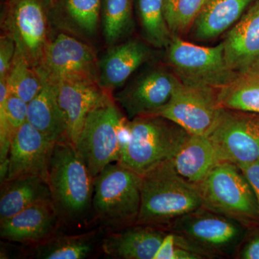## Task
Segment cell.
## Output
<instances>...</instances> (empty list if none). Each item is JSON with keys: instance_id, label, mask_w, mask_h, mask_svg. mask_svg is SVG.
Returning a JSON list of instances; mask_svg holds the SVG:
<instances>
[{"instance_id": "obj_35", "label": "cell", "mask_w": 259, "mask_h": 259, "mask_svg": "<svg viewBox=\"0 0 259 259\" xmlns=\"http://www.w3.org/2000/svg\"><path fill=\"white\" fill-rule=\"evenodd\" d=\"M238 167L250 184L259 207V160L249 164Z\"/></svg>"}, {"instance_id": "obj_25", "label": "cell", "mask_w": 259, "mask_h": 259, "mask_svg": "<svg viewBox=\"0 0 259 259\" xmlns=\"http://www.w3.org/2000/svg\"><path fill=\"white\" fill-rule=\"evenodd\" d=\"M28 103L20 97L10 95L6 79L0 80V166L5 179L8 155L13 136L27 122Z\"/></svg>"}, {"instance_id": "obj_18", "label": "cell", "mask_w": 259, "mask_h": 259, "mask_svg": "<svg viewBox=\"0 0 259 259\" xmlns=\"http://www.w3.org/2000/svg\"><path fill=\"white\" fill-rule=\"evenodd\" d=\"M152 56L146 42L131 39L113 46L98 61L100 86L110 92L124 86L129 78Z\"/></svg>"}, {"instance_id": "obj_22", "label": "cell", "mask_w": 259, "mask_h": 259, "mask_svg": "<svg viewBox=\"0 0 259 259\" xmlns=\"http://www.w3.org/2000/svg\"><path fill=\"white\" fill-rule=\"evenodd\" d=\"M255 0H207L190 29L192 37L207 41L222 35L239 20Z\"/></svg>"}, {"instance_id": "obj_14", "label": "cell", "mask_w": 259, "mask_h": 259, "mask_svg": "<svg viewBox=\"0 0 259 259\" xmlns=\"http://www.w3.org/2000/svg\"><path fill=\"white\" fill-rule=\"evenodd\" d=\"M54 143L28 122L17 131L10 144L4 181L28 176L49 180V168Z\"/></svg>"}, {"instance_id": "obj_12", "label": "cell", "mask_w": 259, "mask_h": 259, "mask_svg": "<svg viewBox=\"0 0 259 259\" xmlns=\"http://www.w3.org/2000/svg\"><path fill=\"white\" fill-rule=\"evenodd\" d=\"M218 90L180 82L171 100L158 112L185 130L189 134L206 136L210 131L221 107Z\"/></svg>"}, {"instance_id": "obj_19", "label": "cell", "mask_w": 259, "mask_h": 259, "mask_svg": "<svg viewBox=\"0 0 259 259\" xmlns=\"http://www.w3.org/2000/svg\"><path fill=\"white\" fill-rule=\"evenodd\" d=\"M161 227L135 224L112 233L102 242L110 256L122 259H153L168 231Z\"/></svg>"}, {"instance_id": "obj_4", "label": "cell", "mask_w": 259, "mask_h": 259, "mask_svg": "<svg viewBox=\"0 0 259 259\" xmlns=\"http://www.w3.org/2000/svg\"><path fill=\"white\" fill-rule=\"evenodd\" d=\"M141 176L118 162L95 179L93 207L104 226L120 230L136 224L141 208Z\"/></svg>"}, {"instance_id": "obj_36", "label": "cell", "mask_w": 259, "mask_h": 259, "mask_svg": "<svg viewBox=\"0 0 259 259\" xmlns=\"http://www.w3.org/2000/svg\"><path fill=\"white\" fill-rule=\"evenodd\" d=\"M49 1H50L51 5H53L55 3L56 0H49Z\"/></svg>"}, {"instance_id": "obj_21", "label": "cell", "mask_w": 259, "mask_h": 259, "mask_svg": "<svg viewBox=\"0 0 259 259\" xmlns=\"http://www.w3.org/2000/svg\"><path fill=\"white\" fill-rule=\"evenodd\" d=\"M222 160L207 136L190 135L177 156L171 160L177 173L197 185Z\"/></svg>"}, {"instance_id": "obj_27", "label": "cell", "mask_w": 259, "mask_h": 259, "mask_svg": "<svg viewBox=\"0 0 259 259\" xmlns=\"http://www.w3.org/2000/svg\"><path fill=\"white\" fill-rule=\"evenodd\" d=\"M133 3L134 0H102V31L107 45H117L134 30Z\"/></svg>"}, {"instance_id": "obj_11", "label": "cell", "mask_w": 259, "mask_h": 259, "mask_svg": "<svg viewBox=\"0 0 259 259\" xmlns=\"http://www.w3.org/2000/svg\"><path fill=\"white\" fill-rule=\"evenodd\" d=\"M222 161L238 166L259 160V114L221 107L206 135Z\"/></svg>"}, {"instance_id": "obj_37", "label": "cell", "mask_w": 259, "mask_h": 259, "mask_svg": "<svg viewBox=\"0 0 259 259\" xmlns=\"http://www.w3.org/2000/svg\"><path fill=\"white\" fill-rule=\"evenodd\" d=\"M256 66V67H258L259 69V61H258V64H257L256 66ZM254 67H255V66H254Z\"/></svg>"}, {"instance_id": "obj_6", "label": "cell", "mask_w": 259, "mask_h": 259, "mask_svg": "<svg viewBox=\"0 0 259 259\" xmlns=\"http://www.w3.org/2000/svg\"><path fill=\"white\" fill-rule=\"evenodd\" d=\"M126 124L110 94L89 114L74 146L94 178L119 161Z\"/></svg>"}, {"instance_id": "obj_2", "label": "cell", "mask_w": 259, "mask_h": 259, "mask_svg": "<svg viewBox=\"0 0 259 259\" xmlns=\"http://www.w3.org/2000/svg\"><path fill=\"white\" fill-rule=\"evenodd\" d=\"M141 208L136 224L165 227L202 207L197 186L164 162L141 176Z\"/></svg>"}, {"instance_id": "obj_5", "label": "cell", "mask_w": 259, "mask_h": 259, "mask_svg": "<svg viewBox=\"0 0 259 259\" xmlns=\"http://www.w3.org/2000/svg\"><path fill=\"white\" fill-rule=\"evenodd\" d=\"M202 207L239 221L259 224V207L253 191L239 167L223 161L198 184Z\"/></svg>"}, {"instance_id": "obj_1", "label": "cell", "mask_w": 259, "mask_h": 259, "mask_svg": "<svg viewBox=\"0 0 259 259\" xmlns=\"http://www.w3.org/2000/svg\"><path fill=\"white\" fill-rule=\"evenodd\" d=\"M190 135L162 116L135 117L127 121L117 162L143 176L158 165L173 159Z\"/></svg>"}, {"instance_id": "obj_23", "label": "cell", "mask_w": 259, "mask_h": 259, "mask_svg": "<svg viewBox=\"0 0 259 259\" xmlns=\"http://www.w3.org/2000/svg\"><path fill=\"white\" fill-rule=\"evenodd\" d=\"M40 93L28 102L27 122L51 142L68 140L66 118L59 106L54 86L42 81Z\"/></svg>"}, {"instance_id": "obj_31", "label": "cell", "mask_w": 259, "mask_h": 259, "mask_svg": "<svg viewBox=\"0 0 259 259\" xmlns=\"http://www.w3.org/2000/svg\"><path fill=\"white\" fill-rule=\"evenodd\" d=\"M207 0H164L165 17L172 35L190 30Z\"/></svg>"}, {"instance_id": "obj_28", "label": "cell", "mask_w": 259, "mask_h": 259, "mask_svg": "<svg viewBox=\"0 0 259 259\" xmlns=\"http://www.w3.org/2000/svg\"><path fill=\"white\" fill-rule=\"evenodd\" d=\"M145 40L156 48H166L173 36L165 17L164 0H136Z\"/></svg>"}, {"instance_id": "obj_13", "label": "cell", "mask_w": 259, "mask_h": 259, "mask_svg": "<svg viewBox=\"0 0 259 259\" xmlns=\"http://www.w3.org/2000/svg\"><path fill=\"white\" fill-rule=\"evenodd\" d=\"M180 79L173 71L158 66L146 70L115 95L130 120L157 115L171 100Z\"/></svg>"}, {"instance_id": "obj_15", "label": "cell", "mask_w": 259, "mask_h": 259, "mask_svg": "<svg viewBox=\"0 0 259 259\" xmlns=\"http://www.w3.org/2000/svg\"><path fill=\"white\" fill-rule=\"evenodd\" d=\"M225 58L236 72L254 67L259 61V0H255L227 32L223 40Z\"/></svg>"}, {"instance_id": "obj_8", "label": "cell", "mask_w": 259, "mask_h": 259, "mask_svg": "<svg viewBox=\"0 0 259 259\" xmlns=\"http://www.w3.org/2000/svg\"><path fill=\"white\" fill-rule=\"evenodd\" d=\"M167 49V60L182 82L218 90L236 77L238 72L227 64L223 42L201 47L173 35Z\"/></svg>"}, {"instance_id": "obj_32", "label": "cell", "mask_w": 259, "mask_h": 259, "mask_svg": "<svg viewBox=\"0 0 259 259\" xmlns=\"http://www.w3.org/2000/svg\"><path fill=\"white\" fill-rule=\"evenodd\" d=\"M209 255L193 242L168 231L153 259H207Z\"/></svg>"}, {"instance_id": "obj_26", "label": "cell", "mask_w": 259, "mask_h": 259, "mask_svg": "<svg viewBox=\"0 0 259 259\" xmlns=\"http://www.w3.org/2000/svg\"><path fill=\"white\" fill-rule=\"evenodd\" d=\"M223 108L259 114V69L238 72L236 77L217 91Z\"/></svg>"}, {"instance_id": "obj_34", "label": "cell", "mask_w": 259, "mask_h": 259, "mask_svg": "<svg viewBox=\"0 0 259 259\" xmlns=\"http://www.w3.org/2000/svg\"><path fill=\"white\" fill-rule=\"evenodd\" d=\"M235 258L240 259H259V230L251 234L247 233Z\"/></svg>"}, {"instance_id": "obj_20", "label": "cell", "mask_w": 259, "mask_h": 259, "mask_svg": "<svg viewBox=\"0 0 259 259\" xmlns=\"http://www.w3.org/2000/svg\"><path fill=\"white\" fill-rule=\"evenodd\" d=\"M102 0H56L50 18L56 26L82 40L96 36L101 18Z\"/></svg>"}, {"instance_id": "obj_16", "label": "cell", "mask_w": 259, "mask_h": 259, "mask_svg": "<svg viewBox=\"0 0 259 259\" xmlns=\"http://www.w3.org/2000/svg\"><path fill=\"white\" fill-rule=\"evenodd\" d=\"M52 85L67 123L68 140L75 146L89 114L110 92L96 82L66 81Z\"/></svg>"}, {"instance_id": "obj_30", "label": "cell", "mask_w": 259, "mask_h": 259, "mask_svg": "<svg viewBox=\"0 0 259 259\" xmlns=\"http://www.w3.org/2000/svg\"><path fill=\"white\" fill-rule=\"evenodd\" d=\"M6 83L10 95L20 97L28 103L40 93L44 85L35 68L17 55L7 76Z\"/></svg>"}, {"instance_id": "obj_3", "label": "cell", "mask_w": 259, "mask_h": 259, "mask_svg": "<svg viewBox=\"0 0 259 259\" xmlns=\"http://www.w3.org/2000/svg\"><path fill=\"white\" fill-rule=\"evenodd\" d=\"M48 182L60 219L76 222L84 217L93 204L95 178L69 140L54 145Z\"/></svg>"}, {"instance_id": "obj_10", "label": "cell", "mask_w": 259, "mask_h": 259, "mask_svg": "<svg viewBox=\"0 0 259 259\" xmlns=\"http://www.w3.org/2000/svg\"><path fill=\"white\" fill-rule=\"evenodd\" d=\"M44 0H8L3 27L16 45L15 55L32 67L40 64L49 38L50 8Z\"/></svg>"}, {"instance_id": "obj_17", "label": "cell", "mask_w": 259, "mask_h": 259, "mask_svg": "<svg viewBox=\"0 0 259 259\" xmlns=\"http://www.w3.org/2000/svg\"><path fill=\"white\" fill-rule=\"evenodd\" d=\"M60 219L53 201L39 202L1 221L0 236L20 243H39L52 237Z\"/></svg>"}, {"instance_id": "obj_24", "label": "cell", "mask_w": 259, "mask_h": 259, "mask_svg": "<svg viewBox=\"0 0 259 259\" xmlns=\"http://www.w3.org/2000/svg\"><path fill=\"white\" fill-rule=\"evenodd\" d=\"M0 197V221L39 202L52 201L49 182L37 176L4 181Z\"/></svg>"}, {"instance_id": "obj_33", "label": "cell", "mask_w": 259, "mask_h": 259, "mask_svg": "<svg viewBox=\"0 0 259 259\" xmlns=\"http://www.w3.org/2000/svg\"><path fill=\"white\" fill-rule=\"evenodd\" d=\"M16 53V45L13 39L4 34L0 39V80L6 79L11 69Z\"/></svg>"}, {"instance_id": "obj_7", "label": "cell", "mask_w": 259, "mask_h": 259, "mask_svg": "<svg viewBox=\"0 0 259 259\" xmlns=\"http://www.w3.org/2000/svg\"><path fill=\"white\" fill-rule=\"evenodd\" d=\"M164 229L193 242L210 258L236 257L248 233L243 223L202 207L177 218Z\"/></svg>"}, {"instance_id": "obj_9", "label": "cell", "mask_w": 259, "mask_h": 259, "mask_svg": "<svg viewBox=\"0 0 259 259\" xmlns=\"http://www.w3.org/2000/svg\"><path fill=\"white\" fill-rule=\"evenodd\" d=\"M98 61L88 44L61 32L47 44L35 69L42 81L51 84L66 81L99 83Z\"/></svg>"}, {"instance_id": "obj_29", "label": "cell", "mask_w": 259, "mask_h": 259, "mask_svg": "<svg viewBox=\"0 0 259 259\" xmlns=\"http://www.w3.org/2000/svg\"><path fill=\"white\" fill-rule=\"evenodd\" d=\"M93 235L51 237L37 249V256L45 259H83L93 251Z\"/></svg>"}]
</instances>
